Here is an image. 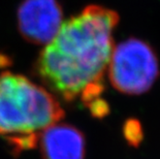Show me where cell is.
<instances>
[{
    "instance_id": "2",
    "label": "cell",
    "mask_w": 160,
    "mask_h": 159,
    "mask_svg": "<svg viewBox=\"0 0 160 159\" xmlns=\"http://www.w3.org/2000/svg\"><path fill=\"white\" fill-rule=\"evenodd\" d=\"M63 116L60 102L43 87L22 74H0V137L13 154L34 149L39 133Z\"/></svg>"
},
{
    "instance_id": "6",
    "label": "cell",
    "mask_w": 160,
    "mask_h": 159,
    "mask_svg": "<svg viewBox=\"0 0 160 159\" xmlns=\"http://www.w3.org/2000/svg\"><path fill=\"white\" fill-rule=\"evenodd\" d=\"M123 135L129 146L138 148L144 140V130L137 119H128L123 125Z\"/></svg>"
},
{
    "instance_id": "1",
    "label": "cell",
    "mask_w": 160,
    "mask_h": 159,
    "mask_svg": "<svg viewBox=\"0 0 160 159\" xmlns=\"http://www.w3.org/2000/svg\"><path fill=\"white\" fill-rule=\"evenodd\" d=\"M118 22L117 12L99 5L87 6L63 22L37 59L40 80L65 101L81 99L88 107L101 98Z\"/></svg>"
},
{
    "instance_id": "3",
    "label": "cell",
    "mask_w": 160,
    "mask_h": 159,
    "mask_svg": "<svg viewBox=\"0 0 160 159\" xmlns=\"http://www.w3.org/2000/svg\"><path fill=\"white\" fill-rule=\"evenodd\" d=\"M108 68L113 87L128 95L147 92L159 76L154 50L138 38H129L115 47Z\"/></svg>"
},
{
    "instance_id": "5",
    "label": "cell",
    "mask_w": 160,
    "mask_h": 159,
    "mask_svg": "<svg viewBox=\"0 0 160 159\" xmlns=\"http://www.w3.org/2000/svg\"><path fill=\"white\" fill-rule=\"evenodd\" d=\"M38 144L43 159H85L86 138L70 124H53L39 133Z\"/></svg>"
},
{
    "instance_id": "4",
    "label": "cell",
    "mask_w": 160,
    "mask_h": 159,
    "mask_svg": "<svg viewBox=\"0 0 160 159\" xmlns=\"http://www.w3.org/2000/svg\"><path fill=\"white\" fill-rule=\"evenodd\" d=\"M63 12L57 0H24L18 9V27L27 42L48 45L59 31Z\"/></svg>"
}]
</instances>
